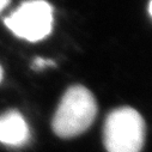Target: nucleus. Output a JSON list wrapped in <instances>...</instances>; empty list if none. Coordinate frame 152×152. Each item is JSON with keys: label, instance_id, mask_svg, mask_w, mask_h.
<instances>
[{"label": "nucleus", "instance_id": "1", "mask_svg": "<svg viewBox=\"0 0 152 152\" xmlns=\"http://www.w3.org/2000/svg\"><path fill=\"white\" fill-rule=\"evenodd\" d=\"M97 115V102L89 89L73 85L64 94L52 121L53 132L62 138L78 137L90 128Z\"/></svg>", "mask_w": 152, "mask_h": 152}, {"label": "nucleus", "instance_id": "2", "mask_svg": "<svg viewBox=\"0 0 152 152\" xmlns=\"http://www.w3.org/2000/svg\"><path fill=\"white\" fill-rule=\"evenodd\" d=\"M145 135V121L134 108L121 107L107 116L103 141L108 152H141Z\"/></svg>", "mask_w": 152, "mask_h": 152}, {"label": "nucleus", "instance_id": "3", "mask_svg": "<svg viewBox=\"0 0 152 152\" xmlns=\"http://www.w3.org/2000/svg\"><path fill=\"white\" fill-rule=\"evenodd\" d=\"M53 7L46 0L23 1L4 19L13 35L29 42L41 41L53 30Z\"/></svg>", "mask_w": 152, "mask_h": 152}, {"label": "nucleus", "instance_id": "4", "mask_svg": "<svg viewBox=\"0 0 152 152\" xmlns=\"http://www.w3.org/2000/svg\"><path fill=\"white\" fill-rule=\"evenodd\" d=\"M30 140V129L23 115L9 110L0 115V142L11 147H23Z\"/></svg>", "mask_w": 152, "mask_h": 152}, {"label": "nucleus", "instance_id": "5", "mask_svg": "<svg viewBox=\"0 0 152 152\" xmlns=\"http://www.w3.org/2000/svg\"><path fill=\"white\" fill-rule=\"evenodd\" d=\"M54 62L52 60H48V59H42V58H36L32 62V68L34 69H42L47 66H53Z\"/></svg>", "mask_w": 152, "mask_h": 152}, {"label": "nucleus", "instance_id": "6", "mask_svg": "<svg viewBox=\"0 0 152 152\" xmlns=\"http://www.w3.org/2000/svg\"><path fill=\"white\" fill-rule=\"evenodd\" d=\"M9 3H10V0H0V13L4 11V9L9 5Z\"/></svg>", "mask_w": 152, "mask_h": 152}, {"label": "nucleus", "instance_id": "7", "mask_svg": "<svg viewBox=\"0 0 152 152\" xmlns=\"http://www.w3.org/2000/svg\"><path fill=\"white\" fill-rule=\"evenodd\" d=\"M148 12H150V16L152 17V0H150V4H148Z\"/></svg>", "mask_w": 152, "mask_h": 152}, {"label": "nucleus", "instance_id": "8", "mask_svg": "<svg viewBox=\"0 0 152 152\" xmlns=\"http://www.w3.org/2000/svg\"><path fill=\"white\" fill-rule=\"evenodd\" d=\"M1 80H3V67L0 65V83H1Z\"/></svg>", "mask_w": 152, "mask_h": 152}]
</instances>
